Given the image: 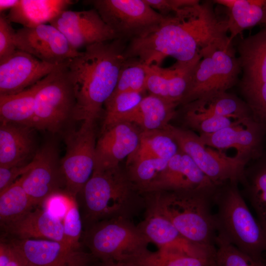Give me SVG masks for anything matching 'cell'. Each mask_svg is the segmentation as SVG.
<instances>
[{
    "label": "cell",
    "instance_id": "1",
    "mask_svg": "<svg viewBox=\"0 0 266 266\" xmlns=\"http://www.w3.org/2000/svg\"><path fill=\"white\" fill-rule=\"evenodd\" d=\"M214 4L196 0L165 16L152 31L130 41L126 58L148 66H160L167 57L185 63L201 59L208 47L229 37L227 19L219 18Z\"/></svg>",
    "mask_w": 266,
    "mask_h": 266
},
{
    "label": "cell",
    "instance_id": "2",
    "mask_svg": "<svg viewBox=\"0 0 266 266\" xmlns=\"http://www.w3.org/2000/svg\"><path fill=\"white\" fill-rule=\"evenodd\" d=\"M125 41L118 38L89 45L65 63L76 98L74 120L95 121L100 116L126 59Z\"/></svg>",
    "mask_w": 266,
    "mask_h": 266
},
{
    "label": "cell",
    "instance_id": "3",
    "mask_svg": "<svg viewBox=\"0 0 266 266\" xmlns=\"http://www.w3.org/2000/svg\"><path fill=\"white\" fill-rule=\"evenodd\" d=\"M217 188L143 194L145 210L167 219L190 242L203 246L215 247L216 226L211 206L214 204Z\"/></svg>",
    "mask_w": 266,
    "mask_h": 266
},
{
    "label": "cell",
    "instance_id": "4",
    "mask_svg": "<svg viewBox=\"0 0 266 266\" xmlns=\"http://www.w3.org/2000/svg\"><path fill=\"white\" fill-rule=\"evenodd\" d=\"M81 193L87 227L112 218L132 220L140 210L145 209L144 195L119 166L94 168Z\"/></svg>",
    "mask_w": 266,
    "mask_h": 266
},
{
    "label": "cell",
    "instance_id": "5",
    "mask_svg": "<svg viewBox=\"0 0 266 266\" xmlns=\"http://www.w3.org/2000/svg\"><path fill=\"white\" fill-rule=\"evenodd\" d=\"M238 183L219 185L214 195L217 234L239 250L257 259L266 251V233L240 193Z\"/></svg>",
    "mask_w": 266,
    "mask_h": 266
},
{
    "label": "cell",
    "instance_id": "6",
    "mask_svg": "<svg viewBox=\"0 0 266 266\" xmlns=\"http://www.w3.org/2000/svg\"><path fill=\"white\" fill-rule=\"evenodd\" d=\"M241 67L229 37L203 52L192 73L186 94L180 105L203 96L227 91L239 81Z\"/></svg>",
    "mask_w": 266,
    "mask_h": 266
},
{
    "label": "cell",
    "instance_id": "7",
    "mask_svg": "<svg viewBox=\"0 0 266 266\" xmlns=\"http://www.w3.org/2000/svg\"><path fill=\"white\" fill-rule=\"evenodd\" d=\"M83 241L100 262L132 260L150 243L137 225L124 218L102 220L87 227Z\"/></svg>",
    "mask_w": 266,
    "mask_h": 266
},
{
    "label": "cell",
    "instance_id": "8",
    "mask_svg": "<svg viewBox=\"0 0 266 266\" xmlns=\"http://www.w3.org/2000/svg\"><path fill=\"white\" fill-rule=\"evenodd\" d=\"M241 77L239 89L253 118L266 131V27L241 38L237 46Z\"/></svg>",
    "mask_w": 266,
    "mask_h": 266
},
{
    "label": "cell",
    "instance_id": "9",
    "mask_svg": "<svg viewBox=\"0 0 266 266\" xmlns=\"http://www.w3.org/2000/svg\"><path fill=\"white\" fill-rule=\"evenodd\" d=\"M65 63L42 80L35 98L34 129L56 133L73 119L76 98Z\"/></svg>",
    "mask_w": 266,
    "mask_h": 266
},
{
    "label": "cell",
    "instance_id": "10",
    "mask_svg": "<svg viewBox=\"0 0 266 266\" xmlns=\"http://www.w3.org/2000/svg\"><path fill=\"white\" fill-rule=\"evenodd\" d=\"M164 129L174 138L179 149L189 155L215 184L240 182L249 161L205 145L199 134L190 130L170 124Z\"/></svg>",
    "mask_w": 266,
    "mask_h": 266
},
{
    "label": "cell",
    "instance_id": "11",
    "mask_svg": "<svg viewBox=\"0 0 266 266\" xmlns=\"http://www.w3.org/2000/svg\"><path fill=\"white\" fill-rule=\"evenodd\" d=\"M118 38L130 41L155 29L164 20L145 0H88Z\"/></svg>",
    "mask_w": 266,
    "mask_h": 266
},
{
    "label": "cell",
    "instance_id": "12",
    "mask_svg": "<svg viewBox=\"0 0 266 266\" xmlns=\"http://www.w3.org/2000/svg\"><path fill=\"white\" fill-rule=\"evenodd\" d=\"M95 122L84 121L80 127L66 137V151L61 160L65 193L75 199L92 176L95 167Z\"/></svg>",
    "mask_w": 266,
    "mask_h": 266
},
{
    "label": "cell",
    "instance_id": "13",
    "mask_svg": "<svg viewBox=\"0 0 266 266\" xmlns=\"http://www.w3.org/2000/svg\"><path fill=\"white\" fill-rule=\"evenodd\" d=\"M31 169L21 177V184L34 206L41 205L52 195L64 192L65 181L57 148L44 145L33 158ZM65 193V192H64Z\"/></svg>",
    "mask_w": 266,
    "mask_h": 266
},
{
    "label": "cell",
    "instance_id": "14",
    "mask_svg": "<svg viewBox=\"0 0 266 266\" xmlns=\"http://www.w3.org/2000/svg\"><path fill=\"white\" fill-rule=\"evenodd\" d=\"M15 42L17 49L54 65L62 64L80 52L70 45L57 28L50 24L23 27L16 31Z\"/></svg>",
    "mask_w": 266,
    "mask_h": 266
},
{
    "label": "cell",
    "instance_id": "15",
    "mask_svg": "<svg viewBox=\"0 0 266 266\" xmlns=\"http://www.w3.org/2000/svg\"><path fill=\"white\" fill-rule=\"evenodd\" d=\"M49 24L57 28L77 50L118 38L95 8L82 11L65 10Z\"/></svg>",
    "mask_w": 266,
    "mask_h": 266
},
{
    "label": "cell",
    "instance_id": "16",
    "mask_svg": "<svg viewBox=\"0 0 266 266\" xmlns=\"http://www.w3.org/2000/svg\"><path fill=\"white\" fill-rule=\"evenodd\" d=\"M264 131L251 116L213 133L199 135L205 145L221 151L233 149L235 155L249 162L260 154Z\"/></svg>",
    "mask_w": 266,
    "mask_h": 266
},
{
    "label": "cell",
    "instance_id": "17",
    "mask_svg": "<svg viewBox=\"0 0 266 266\" xmlns=\"http://www.w3.org/2000/svg\"><path fill=\"white\" fill-rule=\"evenodd\" d=\"M58 66L16 49L0 60V95L23 91L44 78Z\"/></svg>",
    "mask_w": 266,
    "mask_h": 266
},
{
    "label": "cell",
    "instance_id": "18",
    "mask_svg": "<svg viewBox=\"0 0 266 266\" xmlns=\"http://www.w3.org/2000/svg\"><path fill=\"white\" fill-rule=\"evenodd\" d=\"M218 186L202 172L189 155L179 149L168 161L164 171L142 194L157 191L213 190Z\"/></svg>",
    "mask_w": 266,
    "mask_h": 266
},
{
    "label": "cell",
    "instance_id": "19",
    "mask_svg": "<svg viewBox=\"0 0 266 266\" xmlns=\"http://www.w3.org/2000/svg\"><path fill=\"white\" fill-rule=\"evenodd\" d=\"M140 133L135 125L123 122L102 133L96 143L94 168L119 166L121 161L129 157L137 148Z\"/></svg>",
    "mask_w": 266,
    "mask_h": 266
},
{
    "label": "cell",
    "instance_id": "20",
    "mask_svg": "<svg viewBox=\"0 0 266 266\" xmlns=\"http://www.w3.org/2000/svg\"><path fill=\"white\" fill-rule=\"evenodd\" d=\"M200 60L186 63L176 62L168 68L147 65L146 91L180 105L187 92L193 70Z\"/></svg>",
    "mask_w": 266,
    "mask_h": 266
},
{
    "label": "cell",
    "instance_id": "21",
    "mask_svg": "<svg viewBox=\"0 0 266 266\" xmlns=\"http://www.w3.org/2000/svg\"><path fill=\"white\" fill-rule=\"evenodd\" d=\"M137 227L150 243L155 244L158 251L162 252L199 254L215 249V247L203 246L190 242L167 219L148 210H145V218Z\"/></svg>",
    "mask_w": 266,
    "mask_h": 266
},
{
    "label": "cell",
    "instance_id": "22",
    "mask_svg": "<svg viewBox=\"0 0 266 266\" xmlns=\"http://www.w3.org/2000/svg\"><path fill=\"white\" fill-rule=\"evenodd\" d=\"M35 129L12 123H0V166L29 163L35 155Z\"/></svg>",
    "mask_w": 266,
    "mask_h": 266
},
{
    "label": "cell",
    "instance_id": "23",
    "mask_svg": "<svg viewBox=\"0 0 266 266\" xmlns=\"http://www.w3.org/2000/svg\"><path fill=\"white\" fill-rule=\"evenodd\" d=\"M3 227L7 233L18 238H41L64 244L63 221L42 207L32 210Z\"/></svg>",
    "mask_w": 266,
    "mask_h": 266
},
{
    "label": "cell",
    "instance_id": "24",
    "mask_svg": "<svg viewBox=\"0 0 266 266\" xmlns=\"http://www.w3.org/2000/svg\"><path fill=\"white\" fill-rule=\"evenodd\" d=\"M178 106L177 104L149 94L143 97L121 122L133 124L141 128V131L162 130L176 116Z\"/></svg>",
    "mask_w": 266,
    "mask_h": 266
},
{
    "label": "cell",
    "instance_id": "25",
    "mask_svg": "<svg viewBox=\"0 0 266 266\" xmlns=\"http://www.w3.org/2000/svg\"><path fill=\"white\" fill-rule=\"evenodd\" d=\"M181 105L186 112L211 118L241 119L252 116L243 99L228 92L208 95Z\"/></svg>",
    "mask_w": 266,
    "mask_h": 266
},
{
    "label": "cell",
    "instance_id": "26",
    "mask_svg": "<svg viewBox=\"0 0 266 266\" xmlns=\"http://www.w3.org/2000/svg\"><path fill=\"white\" fill-rule=\"evenodd\" d=\"M225 7L230 42L245 29L266 26V0H215Z\"/></svg>",
    "mask_w": 266,
    "mask_h": 266
},
{
    "label": "cell",
    "instance_id": "27",
    "mask_svg": "<svg viewBox=\"0 0 266 266\" xmlns=\"http://www.w3.org/2000/svg\"><path fill=\"white\" fill-rule=\"evenodd\" d=\"M11 243L25 266H61L72 250L63 243L47 239L17 238Z\"/></svg>",
    "mask_w": 266,
    "mask_h": 266
},
{
    "label": "cell",
    "instance_id": "28",
    "mask_svg": "<svg viewBox=\"0 0 266 266\" xmlns=\"http://www.w3.org/2000/svg\"><path fill=\"white\" fill-rule=\"evenodd\" d=\"M70 0H20L7 17L11 22L24 27H34L49 23L73 3Z\"/></svg>",
    "mask_w": 266,
    "mask_h": 266
},
{
    "label": "cell",
    "instance_id": "29",
    "mask_svg": "<svg viewBox=\"0 0 266 266\" xmlns=\"http://www.w3.org/2000/svg\"><path fill=\"white\" fill-rule=\"evenodd\" d=\"M42 80L18 93L0 95V123H16L33 127L36 95Z\"/></svg>",
    "mask_w": 266,
    "mask_h": 266
},
{
    "label": "cell",
    "instance_id": "30",
    "mask_svg": "<svg viewBox=\"0 0 266 266\" xmlns=\"http://www.w3.org/2000/svg\"><path fill=\"white\" fill-rule=\"evenodd\" d=\"M240 183L263 228L266 224V162L246 166Z\"/></svg>",
    "mask_w": 266,
    "mask_h": 266
},
{
    "label": "cell",
    "instance_id": "31",
    "mask_svg": "<svg viewBox=\"0 0 266 266\" xmlns=\"http://www.w3.org/2000/svg\"><path fill=\"white\" fill-rule=\"evenodd\" d=\"M216 249L199 254L166 253L148 249L133 258L139 266H215Z\"/></svg>",
    "mask_w": 266,
    "mask_h": 266
},
{
    "label": "cell",
    "instance_id": "32",
    "mask_svg": "<svg viewBox=\"0 0 266 266\" xmlns=\"http://www.w3.org/2000/svg\"><path fill=\"white\" fill-rule=\"evenodd\" d=\"M34 206L23 188L21 177L0 192V220L3 227L21 218Z\"/></svg>",
    "mask_w": 266,
    "mask_h": 266
},
{
    "label": "cell",
    "instance_id": "33",
    "mask_svg": "<svg viewBox=\"0 0 266 266\" xmlns=\"http://www.w3.org/2000/svg\"><path fill=\"white\" fill-rule=\"evenodd\" d=\"M179 150L177 143L165 129L141 131L138 147L130 156L149 157L169 161Z\"/></svg>",
    "mask_w": 266,
    "mask_h": 266
},
{
    "label": "cell",
    "instance_id": "34",
    "mask_svg": "<svg viewBox=\"0 0 266 266\" xmlns=\"http://www.w3.org/2000/svg\"><path fill=\"white\" fill-rule=\"evenodd\" d=\"M168 162L157 158L129 156L126 173L135 188L142 194L164 171Z\"/></svg>",
    "mask_w": 266,
    "mask_h": 266
},
{
    "label": "cell",
    "instance_id": "35",
    "mask_svg": "<svg viewBox=\"0 0 266 266\" xmlns=\"http://www.w3.org/2000/svg\"><path fill=\"white\" fill-rule=\"evenodd\" d=\"M144 93L122 92L112 95L105 102L101 133L120 123L140 102Z\"/></svg>",
    "mask_w": 266,
    "mask_h": 266
},
{
    "label": "cell",
    "instance_id": "36",
    "mask_svg": "<svg viewBox=\"0 0 266 266\" xmlns=\"http://www.w3.org/2000/svg\"><path fill=\"white\" fill-rule=\"evenodd\" d=\"M147 78V65L137 58H127L122 66L112 95L122 92L145 93Z\"/></svg>",
    "mask_w": 266,
    "mask_h": 266
},
{
    "label": "cell",
    "instance_id": "37",
    "mask_svg": "<svg viewBox=\"0 0 266 266\" xmlns=\"http://www.w3.org/2000/svg\"><path fill=\"white\" fill-rule=\"evenodd\" d=\"M215 247V266H266L263 259L251 257L218 234Z\"/></svg>",
    "mask_w": 266,
    "mask_h": 266
},
{
    "label": "cell",
    "instance_id": "38",
    "mask_svg": "<svg viewBox=\"0 0 266 266\" xmlns=\"http://www.w3.org/2000/svg\"><path fill=\"white\" fill-rule=\"evenodd\" d=\"M82 221L78 205L74 199L63 220L64 244L71 249L80 248Z\"/></svg>",
    "mask_w": 266,
    "mask_h": 266
},
{
    "label": "cell",
    "instance_id": "39",
    "mask_svg": "<svg viewBox=\"0 0 266 266\" xmlns=\"http://www.w3.org/2000/svg\"><path fill=\"white\" fill-rule=\"evenodd\" d=\"M16 31L7 15L0 16V60L12 54L17 49L15 38Z\"/></svg>",
    "mask_w": 266,
    "mask_h": 266
},
{
    "label": "cell",
    "instance_id": "40",
    "mask_svg": "<svg viewBox=\"0 0 266 266\" xmlns=\"http://www.w3.org/2000/svg\"><path fill=\"white\" fill-rule=\"evenodd\" d=\"M74 199L64 192L55 193L45 200L42 207L63 221Z\"/></svg>",
    "mask_w": 266,
    "mask_h": 266
},
{
    "label": "cell",
    "instance_id": "41",
    "mask_svg": "<svg viewBox=\"0 0 266 266\" xmlns=\"http://www.w3.org/2000/svg\"><path fill=\"white\" fill-rule=\"evenodd\" d=\"M33 165L32 160L29 163L23 165L0 166V192L8 188L27 172Z\"/></svg>",
    "mask_w": 266,
    "mask_h": 266
},
{
    "label": "cell",
    "instance_id": "42",
    "mask_svg": "<svg viewBox=\"0 0 266 266\" xmlns=\"http://www.w3.org/2000/svg\"><path fill=\"white\" fill-rule=\"evenodd\" d=\"M100 261L80 248L72 249L61 266H100Z\"/></svg>",
    "mask_w": 266,
    "mask_h": 266
},
{
    "label": "cell",
    "instance_id": "43",
    "mask_svg": "<svg viewBox=\"0 0 266 266\" xmlns=\"http://www.w3.org/2000/svg\"><path fill=\"white\" fill-rule=\"evenodd\" d=\"M155 10L166 16L179 9L195 2L196 0H145Z\"/></svg>",
    "mask_w": 266,
    "mask_h": 266
},
{
    "label": "cell",
    "instance_id": "44",
    "mask_svg": "<svg viewBox=\"0 0 266 266\" xmlns=\"http://www.w3.org/2000/svg\"><path fill=\"white\" fill-rule=\"evenodd\" d=\"M100 266H139V265L133 260L118 262L108 261L100 262Z\"/></svg>",
    "mask_w": 266,
    "mask_h": 266
},
{
    "label": "cell",
    "instance_id": "45",
    "mask_svg": "<svg viewBox=\"0 0 266 266\" xmlns=\"http://www.w3.org/2000/svg\"><path fill=\"white\" fill-rule=\"evenodd\" d=\"M20 0H0V13L7 9L16 6L20 2Z\"/></svg>",
    "mask_w": 266,
    "mask_h": 266
},
{
    "label": "cell",
    "instance_id": "46",
    "mask_svg": "<svg viewBox=\"0 0 266 266\" xmlns=\"http://www.w3.org/2000/svg\"><path fill=\"white\" fill-rule=\"evenodd\" d=\"M15 251H16L15 255L8 262V263L6 265V266H25V265H24L21 258H20V257L19 256V255L18 254V253H17V252L16 251V250H15Z\"/></svg>",
    "mask_w": 266,
    "mask_h": 266
},
{
    "label": "cell",
    "instance_id": "47",
    "mask_svg": "<svg viewBox=\"0 0 266 266\" xmlns=\"http://www.w3.org/2000/svg\"><path fill=\"white\" fill-rule=\"evenodd\" d=\"M266 233V225L264 226V227L263 228Z\"/></svg>",
    "mask_w": 266,
    "mask_h": 266
},
{
    "label": "cell",
    "instance_id": "48",
    "mask_svg": "<svg viewBox=\"0 0 266 266\" xmlns=\"http://www.w3.org/2000/svg\"></svg>",
    "mask_w": 266,
    "mask_h": 266
}]
</instances>
